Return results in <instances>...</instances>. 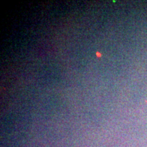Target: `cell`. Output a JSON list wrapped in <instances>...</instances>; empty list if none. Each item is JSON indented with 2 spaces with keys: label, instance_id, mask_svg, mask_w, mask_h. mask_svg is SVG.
<instances>
[{
  "label": "cell",
  "instance_id": "6da1fadb",
  "mask_svg": "<svg viewBox=\"0 0 147 147\" xmlns=\"http://www.w3.org/2000/svg\"><path fill=\"white\" fill-rule=\"evenodd\" d=\"M96 56L97 57H100L101 56H102V53H100V52H97L96 53Z\"/></svg>",
  "mask_w": 147,
  "mask_h": 147
}]
</instances>
